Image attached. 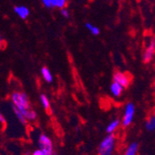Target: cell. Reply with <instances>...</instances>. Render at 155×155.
I'll return each instance as SVG.
<instances>
[{
	"label": "cell",
	"mask_w": 155,
	"mask_h": 155,
	"mask_svg": "<svg viewBox=\"0 0 155 155\" xmlns=\"http://www.w3.org/2000/svg\"><path fill=\"white\" fill-rule=\"evenodd\" d=\"M11 101L12 103L21 111V114L27 120L34 121L36 119V112L31 109L29 97L26 93L18 91L13 92L11 94Z\"/></svg>",
	"instance_id": "cell-1"
},
{
	"label": "cell",
	"mask_w": 155,
	"mask_h": 155,
	"mask_svg": "<svg viewBox=\"0 0 155 155\" xmlns=\"http://www.w3.org/2000/svg\"><path fill=\"white\" fill-rule=\"evenodd\" d=\"M2 43H3V41H2V38H1V36H0V47H1Z\"/></svg>",
	"instance_id": "cell-20"
},
{
	"label": "cell",
	"mask_w": 155,
	"mask_h": 155,
	"mask_svg": "<svg viewBox=\"0 0 155 155\" xmlns=\"http://www.w3.org/2000/svg\"><path fill=\"white\" fill-rule=\"evenodd\" d=\"M12 109H13V111H14V114H16V116H17V118L19 119V121L23 124V125H27V119L24 117V115L21 114V111L14 105L13 103H12Z\"/></svg>",
	"instance_id": "cell-13"
},
{
	"label": "cell",
	"mask_w": 155,
	"mask_h": 155,
	"mask_svg": "<svg viewBox=\"0 0 155 155\" xmlns=\"http://www.w3.org/2000/svg\"><path fill=\"white\" fill-rule=\"evenodd\" d=\"M38 145L40 150H43L46 155H53L54 150H53V143L52 140L45 134H41L38 138Z\"/></svg>",
	"instance_id": "cell-4"
},
{
	"label": "cell",
	"mask_w": 155,
	"mask_h": 155,
	"mask_svg": "<svg viewBox=\"0 0 155 155\" xmlns=\"http://www.w3.org/2000/svg\"><path fill=\"white\" fill-rule=\"evenodd\" d=\"M137 150H138V144L137 142H133L127 147L124 155H137Z\"/></svg>",
	"instance_id": "cell-15"
},
{
	"label": "cell",
	"mask_w": 155,
	"mask_h": 155,
	"mask_svg": "<svg viewBox=\"0 0 155 155\" xmlns=\"http://www.w3.org/2000/svg\"><path fill=\"white\" fill-rule=\"evenodd\" d=\"M110 89V92H111L112 95H114V97H119L123 94L124 88L121 86L120 84H118V83H116L114 81H112Z\"/></svg>",
	"instance_id": "cell-9"
},
{
	"label": "cell",
	"mask_w": 155,
	"mask_h": 155,
	"mask_svg": "<svg viewBox=\"0 0 155 155\" xmlns=\"http://www.w3.org/2000/svg\"><path fill=\"white\" fill-rule=\"evenodd\" d=\"M134 115H135V105L132 102H129L126 104L124 108V114L123 120H122L123 126L126 127V126L130 125L133 121Z\"/></svg>",
	"instance_id": "cell-6"
},
{
	"label": "cell",
	"mask_w": 155,
	"mask_h": 155,
	"mask_svg": "<svg viewBox=\"0 0 155 155\" xmlns=\"http://www.w3.org/2000/svg\"><path fill=\"white\" fill-rule=\"evenodd\" d=\"M53 155H57V154H55V153H54V154H53Z\"/></svg>",
	"instance_id": "cell-21"
},
{
	"label": "cell",
	"mask_w": 155,
	"mask_h": 155,
	"mask_svg": "<svg viewBox=\"0 0 155 155\" xmlns=\"http://www.w3.org/2000/svg\"><path fill=\"white\" fill-rule=\"evenodd\" d=\"M43 4L48 8H59L61 9L66 8L68 0H41Z\"/></svg>",
	"instance_id": "cell-7"
},
{
	"label": "cell",
	"mask_w": 155,
	"mask_h": 155,
	"mask_svg": "<svg viewBox=\"0 0 155 155\" xmlns=\"http://www.w3.org/2000/svg\"><path fill=\"white\" fill-rule=\"evenodd\" d=\"M154 91H155V87H154Z\"/></svg>",
	"instance_id": "cell-22"
},
{
	"label": "cell",
	"mask_w": 155,
	"mask_h": 155,
	"mask_svg": "<svg viewBox=\"0 0 155 155\" xmlns=\"http://www.w3.org/2000/svg\"><path fill=\"white\" fill-rule=\"evenodd\" d=\"M14 11H15V13L22 20H26L30 15L29 8L25 6H16L14 8Z\"/></svg>",
	"instance_id": "cell-8"
},
{
	"label": "cell",
	"mask_w": 155,
	"mask_h": 155,
	"mask_svg": "<svg viewBox=\"0 0 155 155\" xmlns=\"http://www.w3.org/2000/svg\"><path fill=\"white\" fill-rule=\"evenodd\" d=\"M40 101L42 103V106L47 110V112H50V102L48 101V97L45 94H41L40 96Z\"/></svg>",
	"instance_id": "cell-16"
},
{
	"label": "cell",
	"mask_w": 155,
	"mask_h": 155,
	"mask_svg": "<svg viewBox=\"0 0 155 155\" xmlns=\"http://www.w3.org/2000/svg\"><path fill=\"white\" fill-rule=\"evenodd\" d=\"M0 123H2V124H6V120H5V118H4V116L0 114Z\"/></svg>",
	"instance_id": "cell-19"
},
{
	"label": "cell",
	"mask_w": 155,
	"mask_h": 155,
	"mask_svg": "<svg viewBox=\"0 0 155 155\" xmlns=\"http://www.w3.org/2000/svg\"><path fill=\"white\" fill-rule=\"evenodd\" d=\"M33 155H46V153L42 150H36L34 151Z\"/></svg>",
	"instance_id": "cell-18"
},
{
	"label": "cell",
	"mask_w": 155,
	"mask_h": 155,
	"mask_svg": "<svg viewBox=\"0 0 155 155\" xmlns=\"http://www.w3.org/2000/svg\"><path fill=\"white\" fill-rule=\"evenodd\" d=\"M154 59H155V37L150 36L143 49L142 61L148 64L153 61Z\"/></svg>",
	"instance_id": "cell-3"
},
{
	"label": "cell",
	"mask_w": 155,
	"mask_h": 155,
	"mask_svg": "<svg viewBox=\"0 0 155 155\" xmlns=\"http://www.w3.org/2000/svg\"><path fill=\"white\" fill-rule=\"evenodd\" d=\"M120 120L119 119H114V121H111L108 126H107V128H106V132L108 134H112L114 133L118 127H119V125H120Z\"/></svg>",
	"instance_id": "cell-10"
},
{
	"label": "cell",
	"mask_w": 155,
	"mask_h": 155,
	"mask_svg": "<svg viewBox=\"0 0 155 155\" xmlns=\"http://www.w3.org/2000/svg\"><path fill=\"white\" fill-rule=\"evenodd\" d=\"M146 128L149 131H154L155 130V112L151 114L146 121Z\"/></svg>",
	"instance_id": "cell-14"
},
{
	"label": "cell",
	"mask_w": 155,
	"mask_h": 155,
	"mask_svg": "<svg viewBox=\"0 0 155 155\" xmlns=\"http://www.w3.org/2000/svg\"><path fill=\"white\" fill-rule=\"evenodd\" d=\"M41 74L42 77L44 78V80L48 83H52L53 81V76L51 72L49 71V69L48 67H43L41 69Z\"/></svg>",
	"instance_id": "cell-11"
},
{
	"label": "cell",
	"mask_w": 155,
	"mask_h": 155,
	"mask_svg": "<svg viewBox=\"0 0 155 155\" xmlns=\"http://www.w3.org/2000/svg\"><path fill=\"white\" fill-rule=\"evenodd\" d=\"M115 142H116L115 135L114 133L108 134V136H106L102 139V141L101 142L100 146H98L97 149L98 155H111L115 147Z\"/></svg>",
	"instance_id": "cell-2"
},
{
	"label": "cell",
	"mask_w": 155,
	"mask_h": 155,
	"mask_svg": "<svg viewBox=\"0 0 155 155\" xmlns=\"http://www.w3.org/2000/svg\"><path fill=\"white\" fill-rule=\"evenodd\" d=\"M84 26H86L87 30L93 35H98L101 34V30L100 28H98L97 26L92 24L91 22H86V24H84Z\"/></svg>",
	"instance_id": "cell-12"
},
{
	"label": "cell",
	"mask_w": 155,
	"mask_h": 155,
	"mask_svg": "<svg viewBox=\"0 0 155 155\" xmlns=\"http://www.w3.org/2000/svg\"><path fill=\"white\" fill-rule=\"evenodd\" d=\"M112 81L120 84L124 88H127L131 84V76L124 72L116 71L112 75Z\"/></svg>",
	"instance_id": "cell-5"
},
{
	"label": "cell",
	"mask_w": 155,
	"mask_h": 155,
	"mask_svg": "<svg viewBox=\"0 0 155 155\" xmlns=\"http://www.w3.org/2000/svg\"><path fill=\"white\" fill-rule=\"evenodd\" d=\"M61 16L65 19H68L70 18V11L68 10L67 8H63L61 9Z\"/></svg>",
	"instance_id": "cell-17"
}]
</instances>
